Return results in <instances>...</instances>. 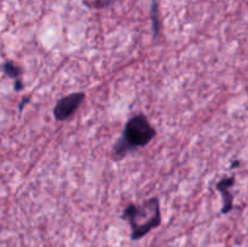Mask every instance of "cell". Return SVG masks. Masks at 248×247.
Here are the masks:
<instances>
[{"label":"cell","mask_w":248,"mask_h":247,"mask_svg":"<svg viewBox=\"0 0 248 247\" xmlns=\"http://www.w3.org/2000/svg\"><path fill=\"white\" fill-rule=\"evenodd\" d=\"M85 92H72L68 96H64L53 107V118L57 121H65L72 118L75 111L80 108L82 102L85 101Z\"/></svg>","instance_id":"3"},{"label":"cell","mask_w":248,"mask_h":247,"mask_svg":"<svg viewBox=\"0 0 248 247\" xmlns=\"http://www.w3.org/2000/svg\"><path fill=\"white\" fill-rule=\"evenodd\" d=\"M156 136V130L144 114H137L126 123L124 132L113 149L115 160H121L130 153L149 144Z\"/></svg>","instance_id":"1"},{"label":"cell","mask_w":248,"mask_h":247,"mask_svg":"<svg viewBox=\"0 0 248 247\" xmlns=\"http://www.w3.org/2000/svg\"><path fill=\"white\" fill-rule=\"evenodd\" d=\"M235 184V177H224V178L220 179L217 184H216V188L219 191L220 195L223 199V207H222V213L223 215H227L230 211H232L234 208V195L230 191V188Z\"/></svg>","instance_id":"4"},{"label":"cell","mask_w":248,"mask_h":247,"mask_svg":"<svg viewBox=\"0 0 248 247\" xmlns=\"http://www.w3.org/2000/svg\"><path fill=\"white\" fill-rule=\"evenodd\" d=\"M2 70H4V73L7 77H12L15 80V89H16V91H21L23 89V85H22L21 81V68L16 63L11 62V61H7V62H5L2 64Z\"/></svg>","instance_id":"5"},{"label":"cell","mask_w":248,"mask_h":247,"mask_svg":"<svg viewBox=\"0 0 248 247\" xmlns=\"http://www.w3.org/2000/svg\"><path fill=\"white\" fill-rule=\"evenodd\" d=\"M123 218L130 224L131 240L137 241L161 225L159 199L150 198L140 205L130 203L124 210Z\"/></svg>","instance_id":"2"}]
</instances>
